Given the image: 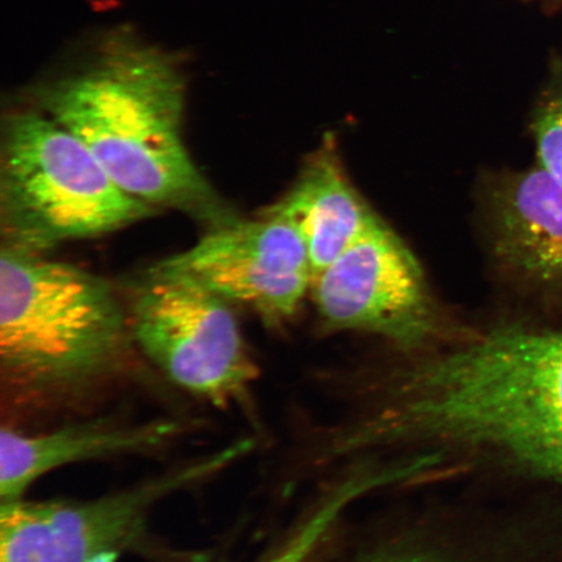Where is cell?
Masks as SVG:
<instances>
[{
    "mask_svg": "<svg viewBox=\"0 0 562 562\" xmlns=\"http://www.w3.org/2000/svg\"><path fill=\"white\" fill-rule=\"evenodd\" d=\"M385 452L508 467L562 483V331L505 325L371 382Z\"/></svg>",
    "mask_w": 562,
    "mask_h": 562,
    "instance_id": "6da1fadb",
    "label": "cell"
},
{
    "mask_svg": "<svg viewBox=\"0 0 562 562\" xmlns=\"http://www.w3.org/2000/svg\"><path fill=\"white\" fill-rule=\"evenodd\" d=\"M34 98L125 193L154 209L216 213L213 189L182 138L187 80L175 54L114 30L86 65L42 83Z\"/></svg>",
    "mask_w": 562,
    "mask_h": 562,
    "instance_id": "7a4b0ae2",
    "label": "cell"
},
{
    "mask_svg": "<svg viewBox=\"0 0 562 562\" xmlns=\"http://www.w3.org/2000/svg\"><path fill=\"white\" fill-rule=\"evenodd\" d=\"M130 336V319L108 281L4 246L0 364L13 389L58 392L98 381L122 362Z\"/></svg>",
    "mask_w": 562,
    "mask_h": 562,
    "instance_id": "3957f363",
    "label": "cell"
},
{
    "mask_svg": "<svg viewBox=\"0 0 562 562\" xmlns=\"http://www.w3.org/2000/svg\"><path fill=\"white\" fill-rule=\"evenodd\" d=\"M0 199L9 245L35 252L108 235L154 213L41 110L15 112L4 125Z\"/></svg>",
    "mask_w": 562,
    "mask_h": 562,
    "instance_id": "277c9868",
    "label": "cell"
},
{
    "mask_svg": "<svg viewBox=\"0 0 562 562\" xmlns=\"http://www.w3.org/2000/svg\"><path fill=\"white\" fill-rule=\"evenodd\" d=\"M130 327L175 384L215 405L241 400L258 378L228 302L186 273L154 267L133 301Z\"/></svg>",
    "mask_w": 562,
    "mask_h": 562,
    "instance_id": "5b68a950",
    "label": "cell"
},
{
    "mask_svg": "<svg viewBox=\"0 0 562 562\" xmlns=\"http://www.w3.org/2000/svg\"><path fill=\"white\" fill-rule=\"evenodd\" d=\"M250 449V440H237L95 501L2 503L0 562H114L144 536L158 503L222 472Z\"/></svg>",
    "mask_w": 562,
    "mask_h": 562,
    "instance_id": "8992f818",
    "label": "cell"
},
{
    "mask_svg": "<svg viewBox=\"0 0 562 562\" xmlns=\"http://www.w3.org/2000/svg\"><path fill=\"white\" fill-rule=\"evenodd\" d=\"M325 326L426 349L441 331L437 304L417 258L381 221L313 280Z\"/></svg>",
    "mask_w": 562,
    "mask_h": 562,
    "instance_id": "52a82bcc",
    "label": "cell"
},
{
    "mask_svg": "<svg viewBox=\"0 0 562 562\" xmlns=\"http://www.w3.org/2000/svg\"><path fill=\"white\" fill-rule=\"evenodd\" d=\"M159 265L186 273L228 304L251 308L271 326L297 313L314 279L300 232L270 213L259 221L220 224Z\"/></svg>",
    "mask_w": 562,
    "mask_h": 562,
    "instance_id": "ba28073f",
    "label": "cell"
},
{
    "mask_svg": "<svg viewBox=\"0 0 562 562\" xmlns=\"http://www.w3.org/2000/svg\"><path fill=\"white\" fill-rule=\"evenodd\" d=\"M497 261L527 283L562 290V187L537 166L490 189Z\"/></svg>",
    "mask_w": 562,
    "mask_h": 562,
    "instance_id": "9c48e42d",
    "label": "cell"
},
{
    "mask_svg": "<svg viewBox=\"0 0 562 562\" xmlns=\"http://www.w3.org/2000/svg\"><path fill=\"white\" fill-rule=\"evenodd\" d=\"M179 422L158 419L123 424L109 419L25 434L3 428L0 435V498L11 503L41 476L70 463L143 453L167 445L181 431Z\"/></svg>",
    "mask_w": 562,
    "mask_h": 562,
    "instance_id": "30bf717a",
    "label": "cell"
},
{
    "mask_svg": "<svg viewBox=\"0 0 562 562\" xmlns=\"http://www.w3.org/2000/svg\"><path fill=\"white\" fill-rule=\"evenodd\" d=\"M269 213L300 232L314 278L381 222L350 184L333 143L314 154L291 192Z\"/></svg>",
    "mask_w": 562,
    "mask_h": 562,
    "instance_id": "8fae6325",
    "label": "cell"
},
{
    "mask_svg": "<svg viewBox=\"0 0 562 562\" xmlns=\"http://www.w3.org/2000/svg\"><path fill=\"white\" fill-rule=\"evenodd\" d=\"M384 486L385 476L375 470L360 469L350 473L346 480L337 482L336 486L323 496L285 543L261 562L311 561L331 536L334 527L339 524L350 505L369 492Z\"/></svg>",
    "mask_w": 562,
    "mask_h": 562,
    "instance_id": "7c38bea8",
    "label": "cell"
},
{
    "mask_svg": "<svg viewBox=\"0 0 562 562\" xmlns=\"http://www.w3.org/2000/svg\"><path fill=\"white\" fill-rule=\"evenodd\" d=\"M470 550L437 538L412 536L393 539L361 554L355 562H474Z\"/></svg>",
    "mask_w": 562,
    "mask_h": 562,
    "instance_id": "4fadbf2b",
    "label": "cell"
},
{
    "mask_svg": "<svg viewBox=\"0 0 562 562\" xmlns=\"http://www.w3.org/2000/svg\"><path fill=\"white\" fill-rule=\"evenodd\" d=\"M539 166L562 187V108L553 102L533 124Z\"/></svg>",
    "mask_w": 562,
    "mask_h": 562,
    "instance_id": "5bb4252c",
    "label": "cell"
},
{
    "mask_svg": "<svg viewBox=\"0 0 562 562\" xmlns=\"http://www.w3.org/2000/svg\"><path fill=\"white\" fill-rule=\"evenodd\" d=\"M558 103H559V104L561 105V108H562V101H560V102H558Z\"/></svg>",
    "mask_w": 562,
    "mask_h": 562,
    "instance_id": "9a60e30c",
    "label": "cell"
}]
</instances>
